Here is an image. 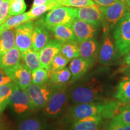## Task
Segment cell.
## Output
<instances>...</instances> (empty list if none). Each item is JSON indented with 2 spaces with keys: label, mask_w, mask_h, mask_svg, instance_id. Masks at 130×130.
<instances>
[{
  "label": "cell",
  "mask_w": 130,
  "mask_h": 130,
  "mask_svg": "<svg viewBox=\"0 0 130 130\" xmlns=\"http://www.w3.org/2000/svg\"><path fill=\"white\" fill-rule=\"evenodd\" d=\"M124 105V104L116 101L77 104L70 110L69 118L72 122L90 116H99L102 119H113L119 113L122 107Z\"/></svg>",
  "instance_id": "1"
},
{
  "label": "cell",
  "mask_w": 130,
  "mask_h": 130,
  "mask_svg": "<svg viewBox=\"0 0 130 130\" xmlns=\"http://www.w3.org/2000/svg\"><path fill=\"white\" fill-rule=\"evenodd\" d=\"M103 91V84L97 79H92L74 89L71 93V98L75 104L95 103L101 98Z\"/></svg>",
  "instance_id": "2"
},
{
  "label": "cell",
  "mask_w": 130,
  "mask_h": 130,
  "mask_svg": "<svg viewBox=\"0 0 130 130\" xmlns=\"http://www.w3.org/2000/svg\"><path fill=\"white\" fill-rule=\"evenodd\" d=\"M114 43L119 56L130 51V12L119 21L113 32Z\"/></svg>",
  "instance_id": "3"
},
{
  "label": "cell",
  "mask_w": 130,
  "mask_h": 130,
  "mask_svg": "<svg viewBox=\"0 0 130 130\" xmlns=\"http://www.w3.org/2000/svg\"><path fill=\"white\" fill-rule=\"evenodd\" d=\"M42 18L48 28L60 24H69L77 18V8L60 6L49 10Z\"/></svg>",
  "instance_id": "4"
},
{
  "label": "cell",
  "mask_w": 130,
  "mask_h": 130,
  "mask_svg": "<svg viewBox=\"0 0 130 130\" xmlns=\"http://www.w3.org/2000/svg\"><path fill=\"white\" fill-rule=\"evenodd\" d=\"M103 18L102 27L109 29L115 27L119 21L128 12L129 7L121 0L107 6H100Z\"/></svg>",
  "instance_id": "5"
},
{
  "label": "cell",
  "mask_w": 130,
  "mask_h": 130,
  "mask_svg": "<svg viewBox=\"0 0 130 130\" xmlns=\"http://www.w3.org/2000/svg\"><path fill=\"white\" fill-rule=\"evenodd\" d=\"M51 33L42 17L35 21L32 34V49L37 52L40 51L51 40Z\"/></svg>",
  "instance_id": "6"
},
{
  "label": "cell",
  "mask_w": 130,
  "mask_h": 130,
  "mask_svg": "<svg viewBox=\"0 0 130 130\" xmlns=\"http://www.w3.org/2000/svg\"><path fill=\"white\" fill-rule=\"evenodd\" d=\"M33 23V21H30L14 28L15 45L21 53L32 48Z\"/></svg>",
  "instance_id": "7"
},
{
  "label": "cell",
  "mask_w": 130,
  "mask_h": 130,
  "mask_svg": "<svg viewBox=\"0 0 130 130\" xmlns=\"http://www.w3.org/2000/svg\"><path fill=\"white\" fill-rule=\"evenodd\" d=\"M27 90L30 95L32 108L36 109L45 107L51 94V89L47 84L43 85L31 84Z\"/></svg>",
  "instance_id": "8"
},
{
  "label": "cell",
  "mask_w": 130,
  "mask_h": 130,
  "mask_svg": "<svg viewBox=\"0 0 130 130\" xmlns=\"http://www.w3.org/2000/svg\"><path fill=\"white\" fill-rule=\"evenodd\" d=\"M45 107V111L50 116H55L60 112L67 100L66 89L63 86L55 87Z\"/></svg>",
  "instance_id": "9"
},
{
  "label": "cell",
  "mask_w": 130,
  "mask_h": 130,
  "mask_svg": "<svg viewBox=\"0 0 130 130\" xmlns=\"http://www.w3.org/2000/svg\"><path fill=\"white\" fill-rule=\"evenodd\" d=\"M9 104L17 114H22L32 108L31 99L27 90L20 89L16 84L9 98Z\"/></svg>",
  "instance_id": "10"
},
{
  "label": "cell",
  "mask_w": 130,
  "mask_h": 130,
  "mask_svg": "<svg viewBox=\"0 0 130 130\" xmlns=\"http://www.w3.org/2000/svg\"><path fill=\"white\" fill-rule=\"evenodd\" d=\"M110 29L103 27V39L102 45L98 53V59L100 63L104 65L109 64L112 62L116 54V48L111 39L109 32Z\"/></svg>",
  "instance_id": "11"
},
{
  "label": "cell",
  "mask_w": 130,
  "mask_h": 130,
  "mask_svg": "<svg viewBox=\"0 0 130 130\" xmlns=\"http://www.w3.org/2000/svg\"><path fill=\"white\" fill-rule=\"evenodd\" d=\"M3 70L22 90H27L31 83V72L26 69L21 62L14 67Z\"/></svg>",
  "instance_id": "12"
},
{
  "label": "cell",
  "mask_w": 130,
  "mask_h": 130,
  "mask_svg": "<svg viewBox=\"0 0 130 130\" xmlns=\"http://www.w3.org/2000/svg\"><path fill=\"white\" fill-rule=\"evenodd\" d=\"M77 18L92 24L96 27L102 25L103 23L100 6L96 4L77 8Z\"/></svg>",
  "instance_id": "13"
},
{
  "label": "cell",
  "mask_w": 130,
  "mask_h": 130,
  "mask_svg": "<svg viewBox=\"0 0 130 130\" xmlns=\"http://www.w3.org/2000/svg\"><path fill=\"white\" fill-rule=\"evenodd\" d=\"M61 43L56 39L51 40L45 47L39 51L40 67L49 70L54 57L60 53Z\"/></svg>",
  "instance_id": "14"
},
{
  "label": "cell",
  "mask_w": 130,
  "mask_h": 130,
  "mask_svg": "<svg viewBox=\"0 0 130 130\" xmlns=\"http://www.w3.org/2000/svg\"><path fill=\"white\" fill-rule=\"evenodd\" d=\"M71 26L78 43L93 38L96 31L95 26L77 18L72 21Z\"/></svg>",
  "instance_id": "15"
},
{
  "label": "cell",
  "mask_w": 130,
  "mask_h": 130,
  "mask_svg": "<svg viewBox=\"0 0 130 130\" xmlns=\"http://www.w3.org/2000/svg\"><path fill=\"white\" fill-rule=\"evenodd\" d=\"M102 119L99 116L84 118L73 122L68 130H100Z\"/></svg>",
  "instance_id": "16"
},
{
  "label": "cell",
  "mask_w": 130,
  "mask_h": 130,
  "mask_svg": "<svg viewBox=\"0 0 130 130\" xmlns=\"http://www.w3.org/2000/svg\"><path fill=\"white\" fill-rule=\"evenodd\" d=\"M55 39L61 43L69 40H77L71 24H60L48 28Z\"/></svg>",
  "instance_id": "17"
},
{
  "label": "cell",
  "mask_w": 130,
  "mask_h": 130,
  "mask_svg": "<svg viewBox=\"0 0 130 130\" xmlns=\"http://www.w3.org/2000/svg\"><path fill=\"white\" fill-rule=\"evenodd\" d=\"M92 64L89 61L80 57L72 60L69 66L72 74V80L77 81L83 77L92 66Z\"/></svg>",
  "instance_id": "18"
},
{
  "label": "cell",
  "mask_w": 130,
  "mask_h": 130,
  "mask_svg": "<svg viewBox=\"0 0 130 130\" xmlns=\"http://www.w3.org/2000/svg\"><path fill=\"white\" fill-rule=\"evenodd\" d=\"M98 45L93 38L79 43V57L93 64L96 57Z\"/></svg>",
  "instance_id": "19"
},
{
  "label": "cell",
  "mask_w": 130,
  "mask_h": 130,
  "mask_svg": "<svg viewBox=\"0 0 130 130\" xmlns=\"http://www.w3.org/2000/svg\"><path fill=\"white\" fill-rule=\"evenodd\" d=\"M21 63L31 72L40 67L39 52L30 48L21 53Z\"/></svg>",
  "instance_id": "20"
},
{
  "label": "cell",
  "mask_w": 130,
  "mask_h": 130,
  "mask_svg": "<svg viewBox=\"0 0 130 130\" xmlns=\"http://www.w3.org/2000/svg\"><path fill=\"white\" fill-rule=\"evenodd\" d=\"M21 62V53L15 45L0 57V68L7 69L17 66Z\"/></svg>",
  "instance_id": "21"
},
{
  "label": "cell",
  "mask_w": 130,
  "mask_h": 130,
  "mask_svg": "<svg viewBox=\"0 0 130 130\" xmlns=\"http://www.w3.org/2000/svg\"><path fill=\"white\" fill-rule=\"evenodd\" d=\"M14 46V28L7 29L0 33V57Z\"/></svg>",
  "instance_id": "22"
},
{
  "label": "cell",
  "mask_w": 130,
  "mask_h": 130,
  "mask_svg": "<svg viewBox=\"0 0 130 130\" xmlns=\"http://www.w3.org/2000/svg\"><path fill=\"white\" fill-rule=\"evenodd\" d=\"M115 97L124 104L130 102V75L123 77L120 81Z\"/></svg>",
  "instance_id": "23"
},
{
  "label": "cell",
  "mask_w": 130,
  "mask_h": 130,
  "mask_svg": "<svg viewBox=\"0 0 130 130\" xmlns=\"http://www.w3.org/2000/svg\"><path fill=\"white\" fill-rule=\"evenodd\" d=\"M60 53L69 60L79 57V43L77 40H69L61 43Z\"/></svg>",
  "instance_id": "24"
},
{
  "label": "cell",
  "mask_w": 130,
  "mask_h": 130,
  "mask_svg": "<svg viewBox=\"0 0 130 130\" xmlns=\"http://www.w3.org/2000/svg\"><path fill=\"white\" fill-rule=\"evenodd\" d=\"M31 21L30 18L27 14V13L12 16L6 19L3 23L0 25V33L7 29L14 28L21 24L25 23L28 21Z\"/></svg>",
  "instance_id": "25"
},
{
  "label": "cell",
  "mask_w": 130,
  "mask_h": 130,
  "mask_svg": "<svg viewBox=\"0 0 130 130\" xmlns=\"http://www.w3.org/2000/svg\"><path fill=\"white\" fill-rule=\"evenodd\" d=\"M72 74L69 68H64L60 71L50 74V84L54 87L63 86L72 78Z\"/></svg>",
  "instance_id": "26"
},
{
  "label": "cell",
  "mask_w": 130,
  "mask_h": 130,
  "mask_svg": "<svg viewBox=\"0 0 130 130\" xmlns=\"http://www.w3.org/2000/svg\"><path fill=\"white\" fill-rule=\"evenodd\" d=\"M60 6L57 3H50V4H43L32 7L30 9V10L27 13L28 16L31 19V21H32L42 16L45 13L48 12L50 10L53 9L54 8L60 7Z\"/></svg>",
  "instance_id": "27"
},
{
  "label": "cell",
  "mask_w": 130,
  "mask_h": 130,
  "mask_svg": "<svg viewBox=\"0 0 130 130\" xmlns=\"http://www.w3.org/2000/svg\"><path fill=\"white\" fill-rule=\"evenodd\" d=\"M50 79V73L48 70L40 67L31 73V83L37 85H43Z\"/></svg>",
  "instance_id": "28"
},
{
  "label": "cell",
  "mask_w": 130,
  "mask_h": 130,
  "mask_svg": "<svg viewBox=\"0 0 130 130\" xmlns=\"http://www.w3.org/2000/svg\"><path fill=\"white\" fill-rule=\"evenodd\" d=\"M69 60L67 59L63 55L59 53L56 55L52 61L50 69L49 70V73L50 74L56 72L57 71H60L64 69L66 65L69 63Z\"/></svg>",
  "instance_id": "29"
},
{
  "label": "cell",
  "mask_w": 130,
  "mask_h": 130,
  "mask_svg": "<svg viewBox=\"0 0 130 130\" xmlns=\"http://www.w3.org/2000/svg\"><path fill=\"white\" fill-rule=\"evenodd\" d=\"M27 9L25 0H10L9 14L10 16L22 14Z\"/></svg>",
  "instance_id": "30"
},
{
  "label": "cell",
  "mask_w": 130,
  "mask_h": 130,
  "mask_svg": "<svg viewBox=\"0 0 130 130\" xmlns=\"http://www.w3.org/2000/svg\"><path fill=\"white\" fill-rule=\"evenodd\" d=\"M42 123L36 119H24L19 124V130H42Z\"/></svg>",
  "instance_id": "31"
},
{
  "label": "cell",
  "mask_w": 130,
  "mask_h": 130,
  "mask_svg": "<svg viewBox=\"0 0 130 130\" xmlns=\"http://www.w3.org/2000/svg\"><path fill=\"white\" fill-rule=\"evenodd\" d=\"M15 84L12 81L7 84L0 86V102L9 101Z\"/></svg>",
  "instance_id": "32"
},
{
  "label": "cell",
  "mask_w": 130,
  "mask_h": 130,
  "mask_svg": "<svg viewBox=\"0 0 130 130\" xmlns=\"http://www.w3.org/2000/svg\"><path fill=\"white\" fill-rule=\"evenodd\" d=\"M95 4V3L93 0H68L61 3L60 5L61 6L79 8L91 6Z\"/></svg>",
  "instance_id": "33"
},
{
  "label": "cell",
  "mask_w": 130,
  "mask_h": 130,
  "mask_svg": "<svg viewBox=\"0 0 130 130\" xmlns=\"http://www.w3.org/2000/svg\"><path fill=\"white\" fill-rule=\"evenodd\" d=\"M114 118L121 121L123 124L130 125V109L123 106L119 113Z\"/></svg>",
  "instance_id": "34"
},
{
  "label": "cell",
  "mask_w": 130,
  "mask_h": 130,
  "mask_svg": "<svg viewBox=\"0 0 130 130\" xmlns=\"http://www.w3.org/2000/svg\"><path fill=\"white\" fill-rule=\"evenodd\" d=\"M10 0H4L0 6V25L10 17L9 14Z\"/></svg>",
  "instance_id": "35"
},
{
  "label": "cell",
  "mask_w": 130,
  "mask_h": 130,
  "mask_svg": "<svg viewBox=\"0 0 130 130\" xmlns=\"http://www.w3.org/2000/svg\"><path fill=\"white\" fill-rule=\"evenodd\" d=\"M107 130H124L123 123L116 119L113 118Z\"/></svg>",
  "instance_id": "36"
},
{
  "label": "cell",
  "mask_w": 130,
  "mask_h": 130,
  "mask_svg": "<svg viewBox=\"0 0 130 130\" xmlns=\"http://www.w3.org/2000/svg\"><path fill=\"white\" fill-rule=\"evenodd\" d=\"M12 81L10 77H9L7 74L3 71V69L0 68V86L9 83Z\"/></svg>",
  "instance_id": "37"
},
{
  "label": "cell",
  "mask_w": 130,
  "mask_h": 130,
  "mask_svg": "<svg viewBox=\"0 0 130 130\" xmlns=\"http://www.w3.org/2000/svg\"><path fill=\"white\" fill-rule=\"evenodd\" d=\"M120 0H94L95 3L100 6H107L118 2Z\"/></svg>",
  "instance_id": "38"
},
{
  "label": "cell",
  "mask_w": 130,
  "mask_h": 130,
  "mask_svg": "<svg viewBox=\"0 0 130 130\" xmlns=\"http://www.w3.org/2000/svg\"><path fill=\"white\" fill-rule=\"evenodd\" d=\"M50 3H57L55 0H34L32 3V7L36 6H40V5L50 4Z\"/></svg>",
  "instance_id": "39"
},
{
  "label": "cell",
  "mask_w": 130,
  "mask_h": 130,
  "mask_svg": "<svg viewBox=\"0 0 130 130\" xmlns=\"http://www.w3.org/2000/svg\"><path fill=\"white\" fill-rule=\"evenodd\" d=\"M5 120L3 113H0V130H4Z\"/></svg>",
  "instance_id": "40"
},
{
  "label": "cell",
  "mask_w": 130,
  "mask_h": 130,
  "mask_svg": "<svg viewBox=\"0 0 130 130\" xmlns=\"http://www.w3.org/2000/svg\"><path fill=\"white\" fill-rule=\"evenodd\" d=\"M124 63L126 66H130V51L128 52L125 55V57L124 58Z\"/></svg>",
  "instance_id": "41"
},
{
  "label": "cell",
  "mask_w": 130,
  "mask_h": 130,
  "mask_svg": "<svg viewBox=\"0 0 130 130\" xmlns=\"http://www.w3.org/2000/svg\"><path fill=\"white\" fill-rule=\"evenodd\" d=\"M123 129L124 130H130V125L123 124Z\"/></svg>",
  "instance_id": "42"
},
{
  "label": "cell",
  "mask_w": 130,
  "mask_h": 130,
  "mask_svg": "<svg viewBox=\"0 0 130 130\" xmlns=\"http://www.w3.org/2000/svg\"><path fill=\"white\" fill-rule=\"evenodd\" d=\"M55 1H56V2L57 3L58 5H60V6H61L60 4L61 3L64 2V1H68V0H55Z\"/></svg>",
  "instance_id": "43"
},
{
  "label": "cell",
  "mask_w": 130,
  "mask_h": 130,
  "mask_svg": "<svg viewBox=\"0 0 130 130\" xmlns=\"http://www.w3.org/2000/svg\"><path fill=\"white\" fill-rule=\"evenodd\" d=\"M124 3H125L126 6L130 9V0H124Z\"/></svg>",
  "instance_id": "44"
},
{
  "label": "cell",
  "mask_w": 130,
  "mask_h": 130,
  "mask_svg": "<svg viewBox=\"0 0 130 130\" xmlns=\"http://www.w3.org/2000/svg\"><path fill=\"white\" fill-rule=\"evenodd\" d=\"M124 107H125V108H127L128 109H130V102L128 104H125Z\"/></svg>",
  "instance_id": "45"
},
{
  "label": "cell",
  "mask_w": 130,
  "mask_h": 130,
  "mask_svg": "<svg viewBox=\"0 0 130 130\" xmlns=\"http://www.w3.org/2000/svg\"><path fill=\"white\" fill-rule=\"evenodd\" d=\"M3 1H4V0H0V6H1V5L2 4Z\"/></svg>",
  "instance_id": "46"
},
{
  "label": "cell",
  "mask_w": 130,
  "mask_h": 130,
  "mask_svg": "<svg viewBox=\"0 0 130 130\" xmlns=\"http://www.w3.org/2000/svg\"><path fill=\"white\" fill-rule=\"evenodd\" d=\"M121 1H122V2L124 3V0H121Z\"/></svg>",
  "instance_id": "47"
}]
</instances>
